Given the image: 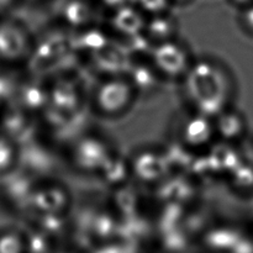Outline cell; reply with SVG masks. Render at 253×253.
I'll list each match as a JSON object with an SVG mask.
<instances>
[{
  "instance_id": "6da1fadb",
  "label": "cell",
  "mask_w": 253,
  "mask_h": 253,
  "mask_svg": "<svg viewBox=\"0 0 253 253\" xmlns=\"http://www.w3.org/2000/svg\"><path fill=\"white\" fill-rule=\"evenodd\" d=\"M226 69L211 59H199L183 78L188 99L192 101L194 113L214 119L231 106L234 90Z\"/></svg>"
},
{
  "instance_id": "7a4b0ae2",
  "label": "cell",
  "mask_w": 253,
  "mask_h": 253,
  "mask_svg": "<svg viewBox=\"0 0 253 253\" xmlns=\"http://www.w3.org/2000/svg\"><path fill=\"white\" fill-rule=\"evenodd\" d=\"M137 98L127 77H106L94 90L91 106L98 115L116 119L130 111Z\"/></svg>"
},
{
  "instance_id": "3957f363",
  "label": "cell",
  "mask_w": 253,
  "mask_h": 253,
  "mask_svg": "<svg viewBox=\"0 0 253 253\" xmlns=\"http://www.w3.org/2000/svg\"><path fill=\"white\" fill-rule=\"evenodd\" d=\"M148 61L163 79L183 81L194 59L187 46L177 39L153 46Z\"/></svg>"
},
{
  "instance_id": "277c9868",
  "label": "cell",
  "mask_w": 253,
  "mask_h": 253,
  "mask_svg": "<svg viewBox=\"0 0 253 253\" xmlns=\"http://www.w3.org/2000/svg\"><path fill=\"white\" fill-rule=\"evenodd\" d=\"M178 138V141L192 152L208 150L216 138L212 119L193 113L190 118H187L182 123Z\"/></svg>"
},
{
  "instance_id": "5b68a950",
  "label": "cell",
  "mask_w": 253,
  "mask_h": 253,
  "mask_svg": "<svg viewBox=\"0 0 253 253\" xmlns=\"http://www.w3.org/2000/svg\"><path fill=\"white\" fill-rule=\"evenodd\" d=\"M109 150V143L100 138H82L73 150V161L78 170L99 173L113 156Z\"/></svg>"
},
{
  "instance_id": "8992f818",
  "label": "cell",
  "mask_w": 253,
  "mask_h": 253,
  "mask_svg": "<svg viewBox=\"0 0 253 253\" xmlns=\"http://www.w3.org/2000/svg\"><path fill=\"white\" fill-rule=\"evenodd\" d=\"M131 177L137 178L142 183L158 182L169 169L165 155L156 151H141L128 161Z\"/></svg>"
},
{
  "instance_id": "52a82bcc",
  "label": "cell",
  "mask_w": 253,
  "mask_h": 253,
  "mask_svg": "<svg viewBox=\"0 0 253 253\" xmlns=\"http://www.w3.org/2000/svg\"><path fill=\"white\" fill-rule=\"evenodd\" d=\"M212 124H214L216 141L236 145L247 132L246 119L232 106L226 108L216 118L212 119Z\"/></svg>"
},
{
  "instance_id": "ba28073f",
  "label": "cell",
  "mask_w": 253,
  "mask_h": 253,
  "mask_svg": "<svg viewBox=\"0 0 253 253\" xmlns=\"http://www.w3.org/2000/svg\"><path fill=\"white\" fill-rule=\"evenodd\" d=\"M111 12H113L110 20L111 30L115 34L121 35L123 40L142 34L145 30L147 16L135 4H127Z\"/></svg>"
},
{
  "instance_id": "9c48e42d",
  "label": "cell",
  "mask_w": 253,
  "mask_h": 253,
  "mask_svg": "<svg viewBox=\"0 0 253 253\" xmlns=\"http://www.w3.org/2000/svg\"><path fill=\"white\" fill-rule=\"evenodd\" d=\"M130 83L132 84L137 96L151 95L160 89L162 77L157 73L151 62L147 59H141L135 64H131L125 74Z\"/></svg>"
},
{
  "instance_id": "30bf717a",
  "label": "cell",
  "mask_w": 253,
  "mask_h": 253,
  "mask_svg": "<svg viewBox=\"0 0 253 253\" xmlns=\"http://www.w3.org/2000/svg\"><path fill=\"white\" fill-rule=\"evenodd\" d=\"M178 32H179L178 20L170 14V11L147 17L143 30V34L152 43V46L177 40Z\"/></svg>"
},
{
  "instance_id": "8fae6325",
  "label": "cell",
  "mask_w": 253,
  "mask_h": 253,
  "mask_svg": "<svg viewBox=\"0 0 253 253\" xmlns=\"http://www.w3.org/2000/svg\"><path fill=\"white\" fill-rule=\"evenodd\" d=\"M207 157L211 166L212 172L230 173L236 169L244 161L235 145L219 141V145H211L207 150Z\"/></svg>"
},
{
  "instance_id": "7c38bea8",
  "label": "cell",
  "mask_w": 253,
  "mask_h": 253,
  "mask_svg": "<svg viewBox=\"0 0 253 253\" xmlns=\"http://www.w3.org/2000/svg\"><path fill=\"white\" fill-rule=\"evenodd\" d=\"M81 94L76 86L68 82H57L49 90V105L62 115H72L78 110Z\"/></svg>"
},
{
  "instance_id": "4fadbf2b",
  "label": "cell",
  "mask_w": 253,
  "mask_h": 253,
  "mask_svg": "<svg viewBox=\"0 0 253 253\" xmlns=\"http://www.w3.org/2000/svg\"><path fill=\"white\" fill-rule=\"evenodd\" d=\"M30 199L47 215H57L66 208L68 203V193L64 188L57 185H47L39 190H35Z\"/></svg>"
},
{
  "instance_id": "5bb4252c",
  "label": "cell",
  "mask_w": 253,
  "mask_h": 253,
  "mask_svg": "<svg viewBox=\"0 0 253 253\" xmlns=\"http://www.w3.org/2000/svg\"><path fill=\"white\" fill-rule=\"evenodd\" d=\"M29 51V41L21 30L14 26L0 27V53L6 58H21Z\"/></svg>"
},
{
  "instance_id": "9a60e30c",
  "label": "cell",
  "mask_w": 253,
  "mask_h": 253,
  "mask_svg": "<svg viewBox=\"0 0 253 253\" xmlns=\"http://www.w3.org/2000/svg\"><path fill=\"white\" fill-rule=\"evenodd\" d=\"M90 0H67L62 15L68 26L76 29H86L94 19V9Z\"/></svg>"
},
{
  "instance_id": "2e32d148",
  "label": "cell",
  "mask_w": 253,
  "mask_h": 253,
  "mask_svg": "<svg viewBox=\"0 0 253 253\" xmlns=\"http://www.w3.org/2000/svg\"><path fill=\"white\" fill-rule=\"evenodd\" d=\"M99 173L103 177V180L110 185L124 184L125 177H131L128 161H124V158L115 157V156H111L110 160Z\"/></svg>"
},
{
  "instance_id": "e0dca14e",
  "label": "cell",
  "mask_w": 253,
  "mask_h": 253,
  "mask_svg": "<svg viewBox=\"0 0 253 253\" xmlns=\"http://www.w3.org/2000/svg\"><path fill=\"white\" fill-rule=\"evenodd\" d=\"M22 104L26 110H46L49 105V90L41 85H29L22 90Z\"/></svg>"
},
{
  "instance_id": "ac0fdd59",
  "label": "cell",
  "mask_w": 253,
  "mask_h": 253,
  "mask_svg": "<svg viewBox=\"0 0 253 253\" xmlns=\"http://www.w3.org/2000/svg\"><path fill=\"white\" fill-rule=\"evenodd\" d=\"M78 41H81L79 42V48L83 49L84 52H89V53H94V52L99 51L106 44H109L106 41V35L103 31L89 30L88 27L82 30Z\"/></svg>"
},
{
  "instance_id": "d6986e66",
  "label": "cell",
  "mask_w": 253,
  "mask_h": 253,
  "mask_svg": "<svg viewBox=\"0 0 253 253\" xmlns=\"http://www.w3.org/2000/svg\"><path fill=\"white\" fill-rule=\"evenodd\" d=\"M230 183L235 190L253 189V163L242 162L230 173Z\"/></svg>"
},
{
  "instance_id": "ffe728a7",
  "label": "cell",
  "mask_w": 253,
  "mask_h": 253,
  "mask_svg": "<svg viewBox=\"0 0 253 253\" xmlns=\"http://www.w3.org/2000/svg\"><path fill=\"white\" fill-rule=\"evenodd\" d=\"M133 4L147 17L170 11V0H133Z\"/></svg>"
},
{
  "instance_id": "44dd1931",
  "label": "cell",
  "mask_w": 253,
  "mask_h": 253,
  "mask_svg": "<svg viewBox=\"0 0 253 253\" xmlns=\"http://www.w3.org/2000/svg\"><path fill=\"white\" fill-rule=\"evenodd\" d=\"M16 158V151L11 141L7 138H0V170L11 167Z\"/></svg>"
},
{
  "instance_id": "7402d4cb",
  "label": "cell",
  "mask_w": 253,
  "mask_h": 253,
  "mask_svg": "<svg viewBox=\"0 0 253 253\" xmlns=\"http://www.w3.org/2000/svg\"><path fill=\"white\" fill-rule=\"evenodd\" d=\"M237 22L249 36L253 37V2L240 9Z\"/></svg>"
},
{
  "instance_id": "603a6c76",
  "label": "cell",
  "mask_w": 253,
  "mask_h": 253,
  "mask_svg": "<svg viewBox=\"0 0 253 253\" xmlns=\"http://www.w3.org/2000/svg\"><path fill=\"white\" fill-rule=\"evenodd\" d=\"M229 2L234 5V6H237L239 9H241V7L252 4L253 0H229Z\"/></svg>"
},
{
  "instance_id": "cb8c5ba5",
  "label": "cell",
  "mask_w": 253,
  "mask_h": 253,
  "mask_svg": "<svg viewBox=\"0 0 253 253\" xmlns=\"http://www.w3.org/2000/svg\"><path fill=\"white\" fill-rule=\"evenodd\" d=\"M193 1H194V0H170L173 6H174V5H178V6H187V5H189L190 2Z\"/></svg>"
},
{
  "instance_id": "d4e9b609",
  "label": "cell",
  "mask_w": 253,
  "mask_h": 253,
  "mask_svg": "<svg viewBox=\"0 0 253 253\" xmlns=\"http://www.w3.org/2000/svg\"><path fill=\"white\" fill-rule=\"evenodd\" d=\"M11 2V0H0V9L5 7L6 5H9Z\"/></svg>"
}]
</instances>
